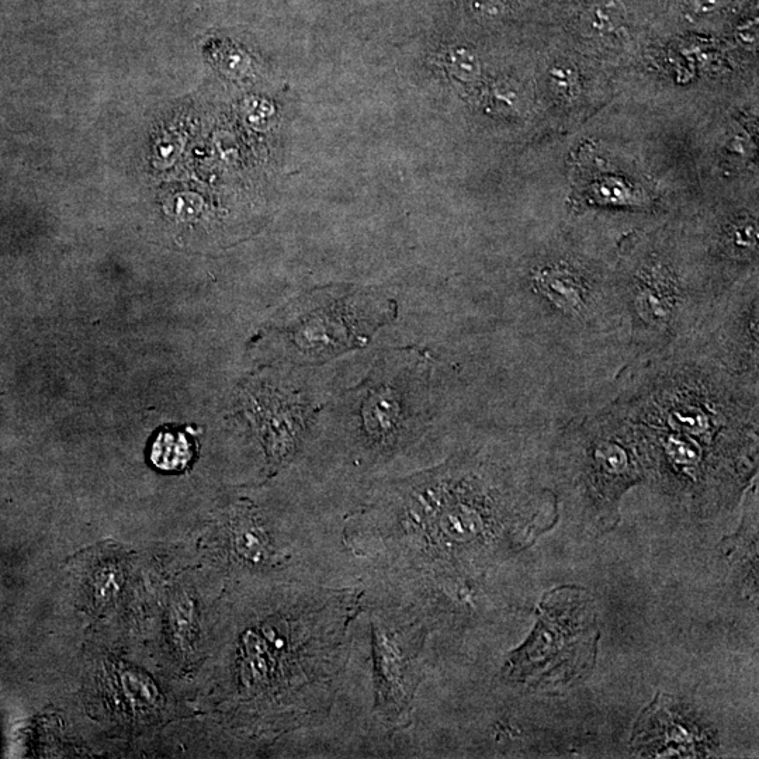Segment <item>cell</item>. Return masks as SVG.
Listing matches in <instances>:
<instances>
[{"label":"cell","mask_w":759,"mask_h":759,"mask_svg":"<svg viewBox=\"0 0 759 759\" xmlns=\"http://www.w3.org/2000/svg\"><path fill=\"white\" fill-rule=\"evenodd\" d=\"M540 494L511 467L457 454L380 488L349 516L343 543L414 584L460 594L511 550Z\"/></svg>","instance_id":"1"},{"label":"cell","mask_w":759,"mask_h":759,"mask_svg":"<svg viewBox=\"0 0 759 759\" xmlns=\"http://www.w3.org/2000/svg\"><path fill=\"white\" fill-rule=\"evenodd\" d=\"M358 589H289L279 609L244 636L239 684L275 713L277 729L327 717L348 661V633L362 612Z\"/></svg>","instance_id":"2"},{"label":"cell","mask_w":759,"mask_h":759,"mask_svg":"<svg viewBox=\"0 0 759 759\" xmlns=\"http://www.w3.org/2000/svg\"><path fill=\"white\" fill-rule=\"evenodd\" d=\"M627 320L626 367L681 348L717 298L702 275L660 248H647L618 273Z\"/></svg>","instance_id":"3"},{"label":"cell","mask_w":759,"mask_h":759,"mask_svg":"<svg viewBox=\"0 0 759 759\" xmlns=\"http://www.w3.org/2000/svg\"><path fill=\"white\" fill-rule=\"evenodd\" d=\"M554 462L568 501L595 518H611L623 494L647 480L633 428L611 398L561 426Z\"/></svg>","instance_id":"4"},{"label":"cell","mask_w":759,"mask_h":759,"mask_svg":"<svg viewBox=\"0 0 759 759\" xmlns=\"http://www.w3.org/2000/svg\"><path fill=\"white\" fill-rule=\"evenodd\" d=\"M522 298L537 336L563 346L616 342L627 352V320L618 275L603 276L571 259L537 262Z\"/></svg>","instance_id":"5"},{"label":"cell","mask_w":759,"mask_h":759,"mask_svg":"<svg viewBox=\"0 0 759 759\" xmlns=\"http://www.w3.org/2000/svg\"><path fill=\"white\" fill-rule=\"evenodd\" d=\"M598 640V619L588 592L556 588L543 596L535 629L509 655L502 672L537 691H563L592 671Z\"/></svg>","instance_id":"6"},{"label":"cell","mask_w":759,"mask_h":759,"mask_svg":"<svg viewBox=\"0 0 759 759\" xmlns=\"http://www.w3.org/2000/svg\"><path fill=\"white\" fill-rule=\"evenodd\" d=\"M425 369L415 356H386L356 388V443L366 459H390L421 433L426 418Z\"/></svg>","instance_id":"7"},{"label":"cell","mask_w":759,"mask_h":759,"mask_svg":"<svg viewBox=\"0 0 759 759\" xmlns=\"http://www.w3.org/2000/svg\"><path fill=\"white\" fill-rule=\"evenodd\" d=\"M391 303L359 293H325L300 298L284 327L290 356L301 362H325L363 348L391 320Z\"/></svg>","instance_id":"8"},{"label":"cell","mask_w":759,"mask_h":759,"mask_svg":"<svg viewBox=\"0 0 759 759\" xmlns=\"http://www.w3.org/2000/svg\"><path fill=\"white\" fill-rule=\"evenodd\" d=\"M426 632L411 612L377 608L370 613L374 712L388 729H404L411 722L424 678Z\"/></svg>","instance_id":"9"},{"label":"cell","mask_w":759,"mask_h":759,"mask_svg":"<svg viewBox=\"0 0 759 759\" xmlns=\"http://www.w3.org/2000/svg\"><path fill=\"white\" fill-rule=\"evenodd\" d=\"M758 273L722 294L703 315L688 346L737 376L759 380Z\"/></svg>","instance_id":"10"},{"label":"cell","mask_w":759,"mask_h":759,"mask_svg":"<svg viewBox=\"0 0 759 759\" xmlns=\"http://www.w3.org/2000/svg\"><path fill=\"white\" fill-rule=\"evenodd\" d=\"M246 407L272 470L287 466L313 424V401L300 388L262 383L249 388Z\"/></svg>","instance_id":"11"},{"label":"cell","mask_w":759,"mask_h":759,"mask_svg":"<svg viewBox=\"0 0 759 759\" xmlns=\"http://www.w3.org/2000/svg\"><path fill=\"white\" fill-rule=\"evenodd\" d=\"M677 710H670L667 700L657 698L640 716L634 729L633 744L643 755L655 757H695L705 751V738L699 736L696 724L686 722Z\"/></svg>","instance_id":"12"},{"label":"cell","mask_w":759,"mask_h":759,"mask_svg":"<svg viewBox=\"0 0 759 759\" xmlns=\"http://www.w3.org/2000/svg\"><path fill=\"white\" fill-rule=\"evenodd\" d=\"M224 537L232 557L252 567H280L289 560L268 526L263 525L251 505H235L225 515Z\"/></svg>","instance_id":"13"},{"label":"cell","mask_w":759,"mask_h":759,"mask_svg":"<svg viewBox=\"0 0 759 759\" xmlns=\"http://www.w3.org/2000/svg\"><path fill=\"white\" fill-rule=\"evenodd\" d=\"M627 9L622 0H595L584 10L581 27L589 36H608L626 23Z\"/></svg>","instance_id":"14"},{"label":"cell","mask_w":759,"mask_h":759,"mask_svg":"<svg viewBox=\"0 0 759 759\" xmlns=\"http://www.w3.org/2000/svg\"><path fill=\"white\" fill-rule=\"evenodd\" d=\"M194 445L185 433H168L159 436L154 445L152 459L165 470H182L193 459Z\"/></svg>","instance_id":"15"},{"label":"cell","mask_w":759,"mask_h":759,"mask_svg":"<svg viewBox=\"0 0 759 759\" xmlns=\"http://www.w3.org/2000/svg\"><path fill=\"white\" fill-rule=\"evenodd\" d=\"M446 71L463 83L476 82L481 75V61L473 50L467 47H452L443 55Z\"/></svg>","instance_id":"16"},{"label":"cell","mask_w":759,"mask_h":759,"mask_svg":"<svg viewBox=\"0 0 759 759\" xmlns=\"http://www.w3.org/2000/svg\"><path fill=\"white\" fill-rule=\"evenodd\" d=\"M549 81L554 95L564 100L574 99L580 90L577 71L567 62H560L550 69Z\"/></svg>","instance_id":"17"},{"label":"cell","mask_w":759,"mask_h":759,"mask_svg":"<svg viewBox=\"0 0 759 759\" xmlns=\"http://www.w3.org/2000/svg\"><path fill=\"white\" fill-rule=\"evenodd\" d=\"M470 9L474 16L495 22L505 15V5L501 0H471Z\"/></svg>","instance_id":"18"},{"label":"cell","mask_w":759,"mask_h":759,"mask_svg":"<svg viewBox=\"0 0 759 759\" xmlns=\"http://www.w3.org/2000/svg\"><path fill=\"white\" fill-rule=\"evenodd\" d=\"M494 99L506 109H516L521 103V95L518 89L511 83H499L494 89Z\"/></svg>","instance_id":"19"},{"label":"cell","mask_w":759,"mask_h":759,"mask_svg":"<svg viewBox=\"0 0 759 759\" xmlns=\"http://www.w3.org/2000/svg\"><path fill=\"white\" fill-rule=\"evenodd\" d=\"M730 0H688L689 9L695 15L706 16L719 12Z\"/></svg>","instance_id":"20"},{"label":"cell","mask_w":759,"mask_h":759,"mask_svg":"<svg viewBox=\"0 0 759 759\" xmlns=\"http://www.w3.org/2000/svg\"><path fill=\"white\" fill-rule=\"evenodd\" d=\"M737 40L740 41L744 47L752 48L758 43V24L757 20H748L741 24L737 30Z\"/></svg>","instance_id":"21"}]
</instances>
